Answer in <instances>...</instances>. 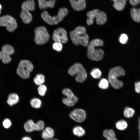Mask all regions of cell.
<instances>
[{
	"label": "cell",
	"mask_w": 140,
	"mask_h": 140,
	"mask_svg": "<svg viewBox=\"0 0 140 140\" xmlns=\"http://www.w3.org/2000/svg\"><path fill=\"white\" fill-rule=\"evenodd\" d=\"M103 44V41L99 39L92 40L88 45L87 50V55L90 60L98 61L102 59L104 52L100 48H96L98 47L102 46Z\"/></svg>",
	"instance_id": "obj_1"
},
{
	"label": "cell",
	"mask_w": 140,
	"mask_h": 140,
	"mask_svg": "<svg viewBox=\"0 0 140 140\" xmlns=\"http://www.w3.org/2000/svg\"><path fill=\"white\" fill-rule=\"evenodd\" d=\"M70 35L72 41L74 45H81L84 46L88 45L89 37L86 33V30L84 27H77L70 32Z\"/></svg>",
	"instance_id": "obj_2"
},
{
	"label": "cell",
	"mask_w": 140,
	"mask_h": 140,
	"mask_svg": "<svg viewBox=\"0 0 140 140\" xmlns=\"http://www.w3.org/2000/svg\"><path fill=\"white\" fill-rule=\"evenodd\" d=\"M124 70L121 67L117 66L111 69L108 75V81L111 86L116 89H119L123 86V83L118 78L125 75Z\"/></svg>",
	"instance_id": "obj_3"
},
{
	"label": "cell",
	"mask_w": 140,
	"mask_h": 140,
	"mask_svg": "<svg viewBox=\"0 0 140 140\" xmlns=\"http://www.w3.org/2000/svg\"><path fill=\"white\" fill-rule=\"evenodd\" d=\"M68 10L65 7L60 8L56 15L52 16L49 15L47 11H43L41 14L43 19L51 25H57L67 15Z\"/></svg>",
	"instance_id": "obj_4"
},
{
	"label": "cell",
	"mask_w": 140,
	"mask_h": 140,
	"mask_svg": "<svg viewBox=\"0 0 140 140\" xmlns=\"http://www.w3.org/2000/svg\"><path fill=\"white\" fill-rule=\"evenodd\" d=\"M68 72L71 76H75V79L79 82H83L87 77L86 71L82 65L79 63H75L71 66Z\"/></svg>",
	"instance_id": "obj_5"
},
{
	"label": "cell",
	"mask_w": 140,
	"mask_h": 140,
	"mask_svg": "<svg viewBox=\"0 0 140 140\" xmlns=\"http://www.w3.org/2000/svg\"><path fill=\"white\" fill-rule=\"evenodd\" d=\"M33 68V66L30 61L26 60H22L19 64L16 70L17 73L22 78L27 79Z\"/></svg>",
	"instance_id": "obj_6"
},
{
	"label": "cell",
	"mask_w": 140,
	"mask_h": 140,
	"mask_svg": "<svg viewBox=\"0 0 140 140\" xmlns=\"http://www.w3.org/2000/svg\"><path fill=\"white\" fill-rule=\"evenodd\" d=\"M34 40L38 45H43L47 43L50 39L49 33L46 28L43 26L37 27L35 30Z\"/></svg>",
	"instance_id": "obj_7"
},
{
	"label": "cell",
	"mask_w": 140,
	"mask_h": 140,
	"mask_svg": "<svg viewBox=\"0 0 140 140\" xmlns=\"http://www.w3.org/2000/svg\"><path fill=\"white\" fill-rule=\"evenodd\" d=\"M62 92L63 94L66 96L62 100L63 103L65 105L69 107H72L78 102V98L70 89L65 88L62 90Z\"/></svg>",
	"instance_id": "obj_8"
},
{
	"label": "cell",
	"mask_w": 140,
	"mask_h": 140,
	"mask_svg": "<svg viewBox=\"0 0 140 140\" xmlns=\"http://www.w3.org/2000/svg\"><path fill=\"white\" fill-rule=\"evenodd\" d=\"M0 26H6L8 31L12 32L17 28V24L14 18L9 15H6L0 17Z\"/></svg>",
	"instance_id": "obj_9"
},
{
	"label": "cell",
	"mask_w": 140,
	"mask_h": 140,
	"mask_svg": "<svg viewBox=\"0 0 140 140\" xmlns=\"http://www.w3.org/2000/svg\"><path fill=\"white\" fill-rule=\"evenodd\" d=\"M45 124L42 120L35 123L32 120H29L25 123L24 128L26 131L31 132L34 131H39L44 129Z\"/></svg>",
	"instance_id": "obj_10"
},
{
	"label": "cell",
	"mask_w": 140,
	"mask_h": 140,
	"mask_svg": "<svg viewBox=\"0 0 140 140\" xmlns=\"http://www.w3.org/2000/svg\"><path fill=\"white\" fill-rule=\"evenodd\" d=\"M52 38L55 42H60L62 44L66 43L68 41L67 32L62 27H59L54 30Z\"/></svg>",
	"instance_id": "obj_11"
},
{
	"label": "cell",
	"mask_w": 140,
	"mask_h": 140,
	"mask_svg": "<svg viewBox=\"0 0 140 140\" xmlns=\"http://www.w3.org/2000/svg\"><path fill=\"white\" fill-rule=\"evenodd\" d=\"M69 116L73 120L78 122L80 123L85 120L86 117V114L83 109L76 108L70 113Z\"/></svg>",
	"instance_id": "obj_12"
},
{
	"label": "cell",
	"mask_w": 140,
	"mask_h": 140,
	"mask_svg": "<svg viewBox=\"0 0 140 140\" xmlns=\"http://www.w3.org/2000/svg\"><path fill=\"white\" fill-rule=\"evenodd\" d=\"M70 2L72 7L76 11L82 10L86 7V0H70Z\"/></svg>",
	"instance_id": "obj_13"
},
{
	"label": "cell",
	"mask_w": 140,
	"mask_h": 140,
	"mask_svg": "<svg viewBox=\"0 0 140 140\" xmlns=\"http://www.w3.org/2000/svg\"><path fill=\"white\" fill-rule=\"evenodd\" d=\"M39 8L43 9L48 8H53L55 5V0H38Z\"/></svg>",
	"instance_id": "obj_14"
},
{
	"label": "cell",
	"mask_w": 140,
	"mask_h": 140,
	"mask_svg": "<svg viewBox=\"0 0 140 140\" xmlns=\"http://www.w3.org/2000/svg\"><path fill=\"white\" fill-rule=\"evenodd\" d=\"M54 135V130L50 127H46L43 130L41 136L45 140L52 139Z\"/></svg>",
	"instance_id": "obj_15"
},
{
	"label": "cell",
	"mask_w": 140,
	"mask_h": 140,
	"mask_svg": "<svg viewBox=\"0 0 140 140\" xmlns=\"http://www.w3.org/2000/svg\"><path fill=\"white\" fill-rule=\"evenodd\" d=\"M20 17L22 21L26 24L30 23L32 18V16L29 11L23 10L21 12Z\"/></svg>",
	"instance_id": "obj_16"
},
{
	"label": "cell",
	"mask_w": 140,
	"mask_h": 140,
	"mask_svg": "<svg viewBox=\"0 0 140 140\" xmlns=\"http://www.w3.org/2000/svg\"><path fill=\"white\" fill-rule=\"evenodd\" d=\"M99 11L98 9H96L90 11L87 13V18L86 22L88 25H90L93 24L94 19Z\"/></svg>",
	"instance_id": "obj_17"
},
{
	"label": "cell",
	"mask_w": 140,
	"mask_h": 140,
	"mask_svg": "<svg viewBox=\"0 0 140 140\" xmlns=\"http://www.w3.org/2000/svg\"><path fill=\"white\" fill-rule=\"evenodd\" d=\"M22 10H26L30 11H33L35 10V3L33 0H27L22 4Z\"/></svg>",
	"instance_id": "obj_18"
},
{
	"label": "cell",
	"mask_w": 140,
	"mask_h": 140,
	"mask_svg": "<svg viewBox=\"0 0 140 140\" xmlns=\"http://www.w3.org/2000/svg\"><path fill=\"white\" fill-rule=\"evenodd\" d=\"M97 24L99 25L104 24L107 20V17L106 13L103 11H99L96 17Z\"/></svg>",
	"instance_id": "obj_19"
},
{
	"label": "cell",
	"mask_w": 140,
	"mask_h": 140,
	"mask_svg": "<svg viewBox=\"0 0 140 140\" xmlns=\"http://www.w3.org/2000/svg\"><path fill=\"white\" fill-rule=\"evenodd\" d=\"M113 2V6L118 11H122L124 8L127 0H111Z\"/></svg>",
	"instance_id": "obj_20"
},
{
	"label": "cell",
	"mask_w": 140,
	"mask_h": 140,
	"mask_svg": "<svg viewBox=\"0 0 140 140\" xmlns=\"http://www.w3.org/2000/svg\"><path fill=\"white\" fill-rule=\"evenodd\" d=\"M130 13L131 17L134 21L137 22H140V8H132Z\"/></svg>",
	"instance_id": "obj_21"
},
{
	"label": "cell",
	"mask_w": 140,
	"mask_h": 140,
	"mask_svg": "<svg viewBox=\"0 0 140 140\" xmlns=\"http://www.w3.org/2000/svg\"><path fill=\"white\" fill-rule=\"evenodd\" d=\"M19 100V98L18 95L15 93H12L9 95L7 103L9 105L12 106L17 103Z\"/></svg>",
	"instance_id": "obj_22"
},
{
	"label": "cell",
	"mask_w": 140,
	"mask_h": 140,
	"mask_svg": "<svg viewBox=\"0 0 140 140\" xmlns=\"http://www.w3.org/2000/svg\"><path fill=\"white\" fill-rule=\"evenodd\" d=\"M73 132L74 135L79 137L82 136L85 133L84 129L79 126L75 127L73 129Z\"/></svg>",
	"instance_id": "obj_23"
},
{
	"label": "cell",
	"mask_w": 140,
	"mask_h": 140,
	"mask_svg": "<svg viewBox=\"0 0 140 140\" xmlns=\"http://www.w3.org/2000/svg\"><path fill=\"white\" fill-rule=\"evenodd\" d=\"M0 59L4 63L7 64L11 62V58L10 56L1 50L0 51Z\"/></svg>",
	"instance_id": "obj_24"
},
{
	"label": "cell",
	"mask_w": 140,
	"mask_h": 140,
	"mask_svg": "<svg viewBox=\"0 0 140 140\" xmlns=\"http://www.w3.org/2000/svg\"><path fill=\"white\" fill-rule=\"evenodd\" d=\"M1 49L2 51L10 56L12 55L14 52L13 47L11 45L8 44H6L3 45Z\"/></svg>",
	"instance_id": "obj_25"
},
{
	"label": "cell",
	"mask_w": 140,
	"mask_h": 140,
	"mask_svg": "<svg viewBox=\"0 0 140 140\" xmlns=\"http://www.w3.org/2000/svg\"><path fill=\"white\" fill-rule=\"evenodd\" d=\"M45 78L43 75L41 74H37L33 79L34 83L36 85H39L43 84L45 82Z\"/></svg>",
	"instance_id": "obj_26"
},
{
	"label": "cell",
	"mask_w": 140,
	"mask_h": 140,
	"mask_svg": "<svg viewBox=\"0 0 140 140\" xmlns=\"http://www.w3.org/2000/svg\"><path fill=\"white\" fill-rule=\"evenodd\" d=\"M116 128L120 130H124L126 129L128 124L127 122L124 120H120L116 124Z\"/></svg>",
	"instance_id": "obj_27"
},
{
	"label": "cell",
	"mask_w": 140,
	"mask_h": 140,
	"mask_svg": "<svg viewBox=\"0 0 140 140\" xmlns=\"http://www.w3.org/2000/svg\"><path fill=\"white\" fill-rule=\"evenodd\" d=\"M30 104L32 107L38 109L41 107L42 102L40 99L37 98H34L31 100Z\"/></svg>",
	"instance_id": "obj_28"
},
{
	"label": "cell",
	"mask_w": 140,
	"mask_h": 140,
	"mask_svg": "<svg viewBox=\"0 0 140 140\" xmlns=\"http://www.w3.org/2000/svg\"><path fill=\"white\" fill-rule=\"evenodd\" d=\"M123 113L124 116L129 118L133 117L135 113V111L131 108L126 107L125 108Z\"/></svg>",
	"instance_id": "obj_29"
},
{
	"label": "cell",
	"mask_w": 140,
	"mask_h": 140,
	"mask_svg": "<svg viewBox=\"0 0 140 140\" xmlns=\"http://www.w3.org/2000/svg\"><path fill=\"white\" fill-rule=\"evenodd\" d=\"M104 137L107 139L116 137L115 134L112 129H106L103 132Z\"/></svg>",
	"instance_id": "obj_30"
},
{
	"label": "cell",
	"mask_w": 140,
	"mask_h": 140,
	"mask_svg": "<svg viewBox=\"0 0 140 140\" xmlns=\"http://www.w3.org/2000/svg\"><path fill=\"white\" fill-rule=\"evenodd\" d=\"M109 83L108 80L106 79L103 78L100 80L98 84V86L99 88L102 89H106L109 87Z\"/></svg>",
	"instance_id": "obj_31"
},
{
	"label": "cell",
	"mask_w": 140,
	"mask_h": 140,
	"mask_svg": "<svg viewBox=\"0 0 140 140\" xmlns=\"http://www.w3.org/2000/svg\"><path fill=\"white\" fill-rule=\"evenodd\" d=\"M90 73L92 76L95 79L99 78L102 75V72L99 69L96 68L92 69Z\"/></svg>",
	"instance_id": "obj_32"
},
{
	"label": "cell",
	"mask_w": 140,
	"mask_h": 140,
	"mask_svg": "<svg viewBox=\"0 0 140 140\" xmlns=\"http://www.w3.org/2000/svg\"><path fill=\"white\" fill-rule=\"evenodd\" d=\"M47 90L46 87L43 84L39 85L38 88V93L41 96H44L45 95Z\"/></svg>",
	"instance_id": "obj_33"
},
{
	"label": "cell",
	"mask_w": 140,
	"mask_h": 140,
	"mask_svg": "<svg viewBox=\"0 0 140 140\" xmlns=\"http://www.w3.org/2000/svg\"><path fill=\"white\" fill-rule=\"evenodd\" d=\"M62 44L60 42H55L53 44L52 47L53 49L57 52L61 51L62 49Z\"/></svg>",
	"instance_id": "obj_34"
},
{
	"label": "cell",
	"mask_w": 140,
	"mask_h": 140,
	"mask_svg": "<svg viewBox=\"0 0 140 140\" xmlns=\"http://www.w3.org/2000/svg\"><path fill=\"white\" fill-rule=\"evenodd\" d=\"M128 37L127 35L125 34H122L119 37L120 42L122 44H125L128 40Z\"/></svg>",
	"instance_id": "obj_35"
},
{
	"label": "cell",
	"mask_w": 140,
	"mask_h": 140,
	"mask_svg": "<svg viewBox=\"0 0 140 140\" xmlns=\"http://www.w3.org/2000/svg\"><path fill=\"white\" fill-rule=\"evenodd\" d=\"M3 125L5 128H8L11 127V122L9 119H5L3 122Z\"/></svg>",
	"instance_id": "obj_36"
},
{
	"label": "cell",
	"mask_w": 140,
	"mask_h": 140,
	"mask_svg": "<svg viewBox=\"0 0 140 140\" xmlns=\"http://www.w3.org/2000/svg\"><path fill=\"white\" fill-rule=\"evenodd\" d=\"M129 2L131 5L135 6L140 3V0H129Z\"/></svg>",
	"instance_id": "obj_37"
},
{
	"label": "cell",
	"mask_w": 140,
	"mask_h": 140,
	"mask_svg": "<svg viewBox=\"0 0 140 140\" xmlns=\"http://www.w3.org/2000/svg\"><path fill=\"white\" fill-rule=\"evenodd\" d=\"M135 86V91L138 93H140V81L136 82Z\"/></svg>",
	"instance_id": "obj_38"
},
{
	"label": "cell",
	"mask_w": 140,
	"mask_h": 140,
	"mask_svg": "<svg viewBox=\"0 0 140 140\" xmlns=\"http://www.w3.org/2000/svg\"><path fill=\"white\" fill-rule=\"evenodd\" d=\"M22 140H32V139L30 137L26 136L23 137Z\"/></svg>",
	"instance_id": "obj_39"
},
{
	"label": "cell",
	"mask_w": 140,
	"mask_h": 140,
	"mask_svg": "<svg viewBox=\"0 0 140 140\" xmlns=\"http://www.w3.org/2000/svg\"><path fill=\"white\" fill-rule=\"evenodd\" d=\"M138 129L139 131V140H140V117L139 118L138 120Z\"/></svg>",
	"instance_id": "obj_40"
},
{
	"label": "cell",
	"mask_w": 140,
	"mask_h": 140,
	"mask_svg": "<svg viewBox=\"0 0 140 140\" xmlns=\"http://www.w3.org/2000/svg\"><path fill=\"white\" fill-rule=\"evenodd\" d=\"M107 140H118L116 138V137H114L109 139H107Z\"/></svg>",
	"instance_id": "obj_41"
},
{
	"label": "cell",
	"mask_w": 140,
	"mask_h": 140,
	"mask_svg": "<svg viewBox=\"0 0 140 140\" xmlns=\"http://www.w3.org/2000/svg\"><path fill=\"white\" fill-rule=\"evenodd\" d=\"M2 8V6L0 4V13H1V9Z\"/></svg>",
	"instance_id": "obj_42"
},
{
	"label": "cell",
	"mask_w": 140,
	"mask_h": 140,
	"mask_svg": "<svg viewBox=\"0 0 140 140\" xmlns=\"http://www.w3.org/2000/svg\"><path fill=\"white\" fill-rule=\"evenodd\" d=\"M48 140H58V139H49Z\"/></svg>",
	"instance_id": "obj_43"
}]
</instances>
